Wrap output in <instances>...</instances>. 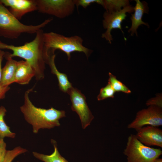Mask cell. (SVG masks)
Wrapping results in <instances>:
<instances>
[{
  "label": "cell",
  "instance_id": "277c9868",
  "mask_svg": "<svg viewBox=\"0 0 162 162\" xmlns=\"http://www.w3.org/2000/svg\"><path fill=\"white\" fill-rule=\"evenodd\" d=\"M43 38L44 46L47 50H60L66 53L68 60L70 59L71 52H82L88 58L93 51L83 45V40L78 35L67 37L50 32H44Z\"/></svg>",
  "mask_w": 162,
  "mask_h": 162
},
{
  "label": "cell",
  "instance_id": "d4e9b609",
  "mask_svg": "<svg viewBox=\"0 0 162 162\" xmlns=\"http://www.w3.org/2000/svg\"><path fill=\"white\" fill-rule=\"evenodd\" d=\"M154 162H162V159L159 158L156 159Z\"/></svg>",
  "mask_w": 162,
  "mask_h": 162
},
{
  "label": "cell",
  "instance_id": "6da1fadb",
  "mask_svg": "<svg viewBox=\"0 0 162 162\" xmlns=\"http://www.w3.org/2000/svg\"><path fill=\"white\" fill-rule=\"evenodd\" d=\"M43 33L42 29L40 30L36 34L35 37L32 41L20 46L8 44L0 41V49L11 50L12 53H9L10 57L21 58L30 65L37 81L44 78L45 64L48 54V51L44 46Z\"/></svg>",
  "mask_w": 162,
  "mask_h": 162
},
{
  "label": "cell",
  "instance_id": "7a4b0ae2",
  "mask_svg": "<svg viewBox=\"0 0 162 162\" xmlns=\"http://www.w3.org/2000/svg\"><path fill=\"white\" fill-rule=\"evenodd\" d=\"M32 90V88L25 92L24 103L20 109L25 120L32 125L33 132L37 134L41 129H50L59 126V119L65 116V111L53 107L46 109L36 107L29 98V94Z\"/></svg>",
  "mask_w": 162,
  "mask_h": 162
},
{
  "label": "cell",
  "instance_id": "30bf717a",
  "mask_svg": "<svg viewBox=\"0 0 162 162\" xmlns=\"http://www.w3.org/2000/svg\"><path fill=\"white\" fill-rule=\"evenodd\" d=\"M10 12L18 20L26 14L37 10L36 0H0Z\"/></svg>",
  "mask_w": 162,
  "mask_h": 162
},
{
  "label": "cell",
  "instance_id": "9a60e30c",
  "mask_svg": "<svg viewBox=\"0 0 162 162\" xmlns=\"http://www.w3.org/2000/svg\"><path fill=\"white\" fill-rule=\"evenodd\" d=\"M34 76V71L28 62L23 60L18 61L14 82L22 85L27 84Z\"/></svg>",
  "mask_w": 162,
  "mask_h": 162
},
{
  "label": "cell",
  "instance_id": "e0dca14e",
  "mask_svg": "<svg viewBox=\"0 0 162 162\" xmlns=\"http://www.w3.org/2000/svg\"><path fill=\"white\" fill-rule=\"evenodd\" d=\"M7 112L6 108L3 106H0V139L5 137L14 138L16 134L11 131L10 127L5 122L4 118Z\"/></svg>",
  "mask_w": 162,
  "mask_h": 162
},
{
  "label": "cell",
  "instance_id": "9c48e42d",
  "mask_svg": "<svg viewBox=\"0 0 162 162\" xmlns=\"http://www.w3.org/2000/svg\"><path fill=\"white\" fill-rule=\"evenodd\" d=\"M134 7L130 5L119 11L112 12L106 11L103 14L102 24L104 28L106 29V31L102 34V38H105L111 44L113 38L111 33L112 29L118 28L124 34L121 23L125 19L127 16L126 13H133L134 12Z\"/></svg>",
  "mask_w": 162,
  "mask_h": 162
},
{
  "label": "cell",
  "instance_id": "4fadbf2b",
  "mask_svg": "<svg viewBox=\"0 0 162 162\" xmlns=\"http://www.w3.org/2000/svg\"><path fill=\"white\" fill-rule=\"evenodd\" d=\"M54 52L52 50H48L46 64L49 66L51 73L57 77L60 90L64 93H68L73 86L66 74L60 72L57 69L55 64L56 55Z\"/></svg>",
  "mask_w": 162,
  "mask_h": 162
},
{
  "label": "cell",
  "instance_id": "603a6c76",
  "mask_svg": "<svg viewBox=\"0 0 162 162\" xmlns=\"http://www.w3.org/2000/svg\"><path fill=\"white\" fill-rule=\"evenodd\" d=\"M103 1V0H73L75 6L77 8L79 6H81L85 9L94 3L102 5Z\"/></svg>",
  "mask_w": 162,
  "mask_h": 162
},
{
  "label": "cell",
  "instance_id": "ba28073f",
  "mask_svg": "<svg viewBox=\"0 0 162 162\" xmlns=\"http://www.w3.org/2000/svg\"><path fill=\"white\" fill-rule=\"evenodd\" d=\"M67 93L70 96L71 109L77 114L82 128L85 129L90 124L94 118L88 106L86 97L80 90L73 87Z\"/></svg>",
  "mask_w": 162,
  "mask_h": 162
},
{
  "label": "cell",
  "instance_id": "ac0fdd59",
  "mask_svg": "<svg viewBox=\"0 0 162 162\" xmlns=\"http://www.w3.org/2000/svg\"><path fill=\"white\" fill-rule=\"evenodd\" d=\"M129 0H103L102 6L106 11L112 12L119 11L122 8L130 5Z\"/></svg>",
  "mask_w": 162,
  "mask_h": 162
},
{
  "label": "cell",
  "instance_id": "52a82bcc",
  "mask_svg": "<svg viewBox=\"0 0 162 162\" xmlns=\"http://www.w3.org/2000/svg\"><path fill=\"white\" fill-rule=\"evenodd\" d=\"M146 125L156 127L162 125V107L150 105L147 109L139 111L135 119L127 127L138 131Z\"/></svg>",
  "mask_w": 162,
  "mask_h": 162
},
{
  "label": "cell",
  "instance_id": "8992f818",
  "mask_svg": "<svg viewBox=\"0 0 162 162\" xmlns=\"http://www.w3.org/2000/svg\"><path fill=\"white\" fill-rule=\"evenodd\" d=\"M36 2L39 12L60 19L72 14L75 6L73 0H36Z\"/></svg>",
  "mask_w": 162,
  "mask_h": 162
},
{
  "label": "cell",
  "instance_id": "3957f363",
  "mask_svg": "<svg viewBox=\"0 0 162 162\" xmlns=\"http://www.w3.org/2000/svg\"><path fill=\"white\" fill-rule=\"evenodd\" d=\"M52 20L51 18L39 25H25L15 17L0 1V36L15 39L23 33L36 34Z\"/></svg>",
  "mask_w": 162,
  "mask_h": 162
},
{
  "label": "cell",
  "instance_id": "cb8c5ba5",
  "mask_svg": "<svg viewBox=\"0 0 162 162\" xmlns=\"http://www.w3.org/2000/svg\"><path fill=\"white\" fill-rule=\"evenodd\" d=\"M6 145L3 139H0V162H2L5 157L7 150Z\"/></svg>",
  "mask_w": 162,
  "mask_h": 162
},
{
  "label": "cell",
  "instance_id": "44dd1931",
  "mask_svg": "<svg viewBox=\"0 0 162 162\" xmlns=\"http://www.w3.org/2000/svg\"><path fill=\"white\" fill-rule=\"evenodd\" d=\"M115 91L109 83L104 87L102 88L97 97L98 100H101L108 98H113Z\"/></svg>",
  "mask_w": 162,
  "mask_h": 162
},
{
  "label": "cell",
  "instance_id": "d6986e66",
  "mask_svg": "<svg viewBox=\"0 0 162 162\" xmlns=\"http://www.w3.org/2000/svg\"><path fill=\"white\" fill-rule=\"evenodd\" d=\"M109 78L108 83H109L115 92H121L127 94L131 93V91L125 85L118 80L116 77L109 72Z\"/></svg>",
  "mask_w": 162,
  "mask_h": 162
},
{
  "label": "cell",
  "instance_id": "ffe728a7",
  "mask_svg": "<svg viewBox=\"0 0 162 162\" xmlns=\"http://www.w3.org/2000/svg\"><path fill=\"white\" fill-rule=\"evenodd\" d=\"M27 151L26 149L19 146L16 147L12 150H7L4 158L2 162H12L17 156Z\"/></svg>",
  "mask_w": 162,
  "mask_h": 162
},
{
  "label": "cell",
  "instance_id": "8fae6325",
  "mask_svg": "<svg viewBox=\"0 0 162 162\" xmlns=\"http://www.w3.org/2000/svg\"><path fill=\"white\" fill-rule=\"evenodd\" d=\"M137 131V139L144 145L162 147V130L157 127L150 125L144 126Z\"/></svg>",
  "mask_w": 162,
  "mask_h": 162
},
{
  "label": "cell",
  "instance_id": "7402d4cb",
  "mask_svg": "<svg viewBox=\"0 0 162 162\" xmlns=\"http://www.w3.org/2000/svg\"><path fill=\"white\" fill-rule=\"evenodd\" d=\"M5 52L2 50L0 49V100L4 98L5 94L10 89L9 86L3 87L2 86L1 83L2 77V63Z\"/></svg>",
  "mask_w": 162,
  "mask_h": 162
},
{
  "label": "cell",
  "instance_id": "5b68a950",
  "mask_svg": "<svg viewBox=\"0 0 162 162\" xmlns=\"http://www.w3.org/2000/svg\"><path fill=\"white\" fill-rule=\"evenodd\" d=\"M124 154L127 157V162H154L162 154L160 148L144 145L131 134L128 136Z\"/></svg>",
  "mask_w": 162,
  "mask_h": 162
},
{
  "label": "cell",
  "instance_id": "7c38bea8",
  "mask_svg": "<svg viewBox=\"0 0 162 162\" xmlns=\"http://www.w3.org/2000/svg\"><path fill=\"white\" fill-rule=\"evenodd\" d=\"M135 1L136 4L134 7V13L131 14V26L128 32L130 33L132 36L135 34L137 36V30L139 26L144 25L148 28L149 27L148 23L144 22L142 20L144 14L148 13L149 8L147 3L145 1L141 2L140 0H135Z\"/></svg>",
  "mask_w": 162,
  "mask_h": 162
},
{
  "label": "cell",
  "instance_id": "5bb4252c",
  "mask_svg": "<svg viewBox=\"0 0 162 162\" xmlns=\"http://www.w3.org/2000/svg\"><path fill=\"white\" fill-rule=\"evenodd\" d=\"M7 62L2 68L1 83L3 87L9 86L14 83V78L18 62L9 55V52H5L4 55Z\"/></svg>",
  "mask_w": 162,
  "mask_h": 162
},
{
  "label": "cell",
  "instance_id": "2e32d148",
  "mask_svg": "<svg viewBox=\"0 0 162 162\" xmlns=\"http://www.w3.org/2000/svg\"><path fill=\"white\" fill-rule=\"evenodd\" d=\"M51 142L54 147V150L50 155H46L33 152V155L36 158L44 162H68L59 153L56 142L52 140Z\"/></svg>",
  "mask_w": 162,
  "mask_h": 162
}]
</instances>
